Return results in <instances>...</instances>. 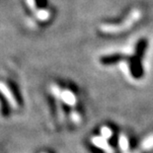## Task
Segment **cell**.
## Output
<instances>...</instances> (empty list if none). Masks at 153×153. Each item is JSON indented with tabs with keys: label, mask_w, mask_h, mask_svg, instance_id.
Segmentation results:
<instances>
[{
	"label": "cell",
	"mask_w": 153,
	"mask_h": 153,
	"mask_svg": "<svg viewBox=\"0 0 153 153\" xmlns=\"http://www.w3.org/2000/svg\"><path fill=\"white\" fill-rule=\"evenodd\" d=\"M60 101L70 108H74L76 106L77 99L72 91L69 89H62L60 93Z\"/></svg>",
	"instance_id": "1"
},
{
	"label": "cell",
	"mask_w": 153,
	"mask_h": 153,
	"mask_svg": "<svg viewBox=\"0 0 153 153\" xmlns=\"http://www.w3.org/2000/svg\"><path fill=\"white\" fill-rule=\"evenodd\" d=\"M91 141H92V143L96 146V147L100 148L101 150L105 151L106 153H114L113 148L110 146L108 141H107V139L103 138L101 135H99V136H94V137L91 139Z\"/></svg>",
	"instance_id": "2"
},
{
	"label": "cell",
	"mask_w": 153,
	"mask_h": 153,
	"mask_svg": "<svg viewBox=\"0 0 153 153\" xmlns=\"http://www.w3.org/2000/svg\"><path fill=\"white\" fill-rule=\"evenodd\" d=\"M119 146L123 152H126L128 150L129 142H128V137H126L125 134H120L119 136Z\"/></svg>",
	"instance_id": "3"
},
{
	"label": "cell",
	"mask_w": 153,
	"mask_h": 153,
	"mask_svg": "<svg viewBox=\"0 0 153 153\" xmlns=\"http://www.w3.org/2000/svg\"><path fill=\"white\" fill-rule=\"evenodd\" d=\"M152 148H153V135H150L146 139H144L143 142L141 143V149L142 150L148 151Z\"/></svg>",
	"instance_id": "4"
},
{
	"label": "cell",
	"mask_w": 153,
	"mask_h": 153,
	"mask_svg": "<svg viewBox=\"0 0 153 153\" xmlns=\"http://www.w3.org/2000/svg\"><path fill=\"white\" fill-rule=\"evenodd\" d=\"M100 135L105 139H110L113 135V131L109 126H102L100 129Z\"/></svg>",
	"instance_id": "5"
},
{
	"label": "cell",
	"mask_w": 153,
	"mask_h": 153,
	"mask_svg": "<svg viewBox=\"0 0 153 153\" xmlns=\"http://www.w3.org/2000/svg\"><path fill=\"white\" fill-rule=\"evenodd\" d=\"M51 93L55 99H60V93H61V89L57 85L55 84H53V86L51 87Z\"/></svg>",
	"instance_id": "6"
},
{
	"label": "cell",
	"mask_w": 153,
	"mask_h": 153,
	"mask_svg": "<svg viewBox=\"0 0 153 153\" xmlns=\"http://www.w3.org/2000/svg\"><path fill=\"white\" fill-rule=\"evenodd\" d=\"M70 119L73 120V123H80V120H81V117H80L79 113H78L77 111L72 110V111H71V112H70Z\"/></svg>",
	"instance_id": "7"
}]
</instances>
